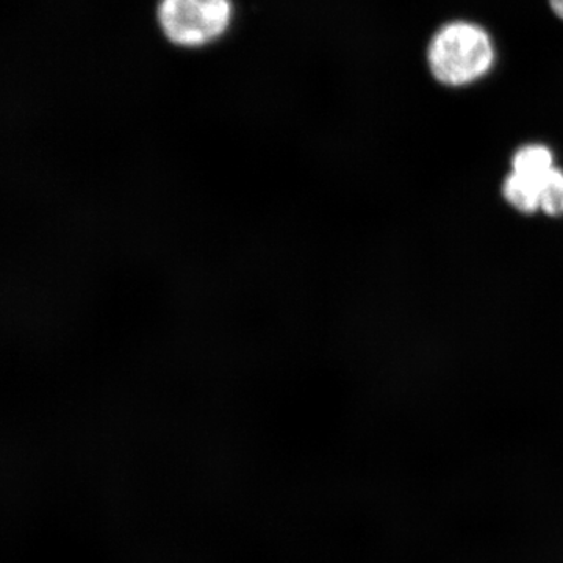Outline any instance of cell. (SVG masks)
Returning a JSON list of instances; mask_svg holds the SVG:
<instances>
[{"mask_svg": "<svg viewBox=\"0 0 563 563\" xmlns=\"http://www.w3.org/2000/svg\"><path fill=\"white\" fill-rule=\"evenodd\" d=\"M428 63L439 84L466 87L490 73L495 65V46L481 25L468 21L448 22L429 43Z\"/></svg>", "mask_w": 563, "mask_h": 563, "instance_id": "obj_1", "label": "cell"}, {"mask_svg": "<svg viewBox=\"0 0 563 563\" xmlns=\"http://www.w3.org/2000/svg\"><path fill=\"white\" fill-rule=\"evenodd\" d=\"M503 195L521 213L542 210L551 217L562 214L563 172L554 165L553 151L543 144H526L515 152Z\"/></svg>", "mask_w": 563, "mask_h": 563, "instance_id": "obj_2", "label": "cell"}, {"mask_svg": "<svg viewBox=\"0 0 563 563\" xmlns=\"http://www.w3.org/2000/svg\"><path fill=\"white\" fill-rule=\"evenodd\" d=\"M157 16L169 43L201 47L228 31L232 3L231 0H162Z\"/></svg>", "mask_w": 563, "mask_h": 563, "instance_id": "obj_3", "label": "cell"}, {"mask_svg": "<svg viewBox=\"0 0 563 563\" xmlns=\"http://www.w3.org/2000/svg\"><path fill=\"white\" fill-rule=\"evenodd\" d=\"M551 10L559 20H563V0H550Z\"/></svg>", "mask_w": 563, "mask_h": 563, "instance_id": "obj_4", "label": "cell"}]
</instances>
